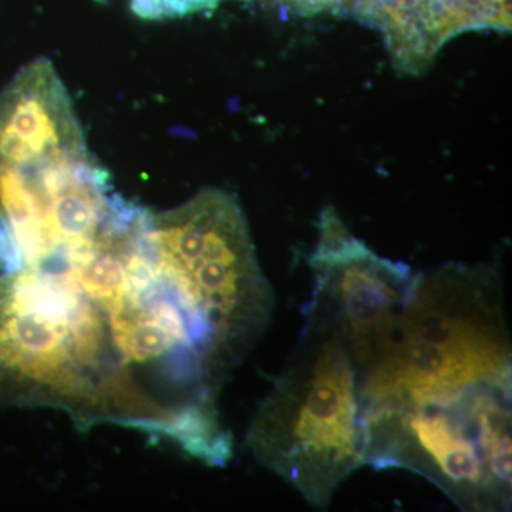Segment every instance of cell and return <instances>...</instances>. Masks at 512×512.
Returning <instances> with one entry per match:
<instances>
[{
    "instance_id": "cell-1",
    "label": "cell",
    "mask_w": 512,
    "mask_h": 512,
    "mask_svg": "<svg viewBox=\"0 0 512 512\" xmlns=\"http://www.w3.org/2000/svg\"><path fill=\"white\" fill-rule=\"evenodd\" d=\"M231 362L158 212L119 192L0 268V402L174 441L217 407Z\"/></svg>"
},
{
    "instance_id": "cell-2",
    "label": "cell",
    "mask_w": 512,
    "mask_h": 512,
    "mask_svg": "<svg viewBox=\"0 0 512 512\" xmlns=\"http://www.w3.org/2000/svg\"><path fill=\"white\" fill-rule=\"evenodd\" d=\"M295 349L256 410L247 447L256 460L325 507L366 466L365 377L338 320L315 296Z\"/></svg>"
},
{
    "instance_id": "cell-3",
    "label": "cell",
    "mask_w": 512,
    "mask_h": 512,
    "mask_svg": "<svg viewBox=\"0 0 512 512\" xmlns=\"http://www.w3.org/2000/svg\"><path fill=\"white\" fill-rule=\"evenodd\" d=\"M503 291L493 264L416 274L392 352L366 382V404L511 386Z\"/></svg>"
},
{
    "instance_id": "cell-4",
    "label": "cell",
    "mask_w": 512,
    "mask_h": 512,
    "mask_svg": "<svg viewBox=\"0 0 512 512\" xmlns=\"http://www.w3.org/2000/svg\"><path fill=\"white\" fill-rule=\"evenodd\" d=\"M366 466L404 468L464 511L511 507V386L366 406Z\"/></svg>"
},
{
    "instance_id": "cell-5",
    "label": "cell",
    "mask_w": 512,
    "mask_h": 512,
    "mask_svg": "<svg viewBox=\"0 0 512 512\" xmlns=\"http://www.w3.org/2000/svg\"><path fill=\"white\" fill-rule=\"evenodd\" d=\"M318 227L312 296L338 320L366 386L392 352L416 274L357 239L335 208L322 211Z\"/></svg>"
},
{
    "instance_id": "cell-6",
    "label": "cell",
    "mask_w": 512,
    "mask_h": 512,
    "mask_svg": "<svg viewBox=\"0 0 512 512\" xmlns=\"http://www.w3.org/2000/svg\"><path fill=\"white\" fill-rule=\"evenodd\" d=\"M360 19L386 37L393 63L424 72L443 45L476 29H511V0H346Z\"/></svg>"
},
{
    "instance_id": "cell-7",
    "label": "cell",
    "mask_w": 512,
    "mask_h": 512,
    "mask_svg": "<svg viewBox=\"0 0 512 512\" xmlns=\"http://www.w3.org/2000/svg\"><path fill=\"white\" fill-rule=\"evenodd\" d=\"M165 0H158V10H160V18H161V9H163V3Z\"/></svg>"
}]
</instances>
